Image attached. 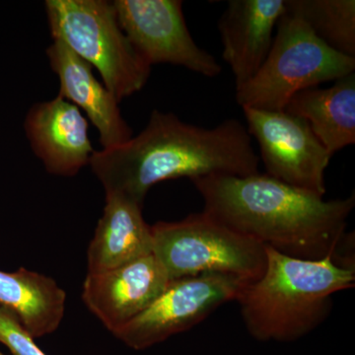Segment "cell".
Listing matches in <instances>:
<instances>
[{
  "label": "cell",
  "mask_w": 355,
  "mask_h": 355,
  "mask_svg": "<svg viewBox=\"0 0 355 355\" xmlns=\"http://www.w3.org/2000/svg\"><path fill=\"white\" fill-rule=\"evenodd\" d=\"M205 214L263 246L292 258H331L355 270L354 235L347 232L355 196L324 200L268 174L191 180Z\"/></svg>",
  "instance_id": "cell-1"
},
{
  "label": "cell",
  "mask_w": 355,
  "mask_h": 355,
  "mask_svg": "<svg viewBox=\"0 0 355 355\" xmlns=\"http://www.w3.org/2000/svg\"><path fill=\"white\" fill-rule=\"evenodd\" d=\"M89 164L106 195L123 196L144 205L148 191L160 182L257 174L260 156L247 128L235 119L205 128L155 110L137 137L95 151Z\"/></svg>",
  "instance_id": "cell-2"
},
{
  "label": "cell",
  "mask_w": 355,
  "mask_h": 355,
  "mask_svg": "<svg viewBox=\"0 0 355 355\" xmlns=\"http://www.w3.org/2000/svg\"><path fill=\"white\" fill-rule=\"evenodd\" d=\"M263 275L238 296L250 335L260 342H293L324 323L333 296L355 286V270L331 258L302 260L266 247Z\"/></svg>",
  "instance_id": "cell-3"
},
{
  "label": "cell",
  "mask_w": 355,
  "mask_h": 355,
  "mask_svg": "<svg viewBox=\"0 0 355 355\" xmlns=\"http://www.w3.org/2000/svg\"><path fill=\"white\" fill-rule=\"evenodd\" d=\"M275 31L261 69L249 83L236 89L242 109L284 111L300 91L355 71V58L333 50L297 16L286 11Z\"/></svg>",
  "instance_id": "cell-4"
},
{
  "label": "cell",
  "mask_w": 355,
  "mask_h": 355,
  "mask_svg": "<svg viewBox=\"0 0 355 355\" xmlns=\"http://www.w3.org/2000/svg\"><path fill=\"white\" fill-rule=\"evenodd\" d=\"M51 37L98 69L118 102L146 86L151 67L121 30L113 2L46 0Z\"/></svg>",
  "instance_id": "cell-5"
},
{
  "label": "cell",
  "mask_w": 355,
  "mask_h": 355,
  "mask_svg": "<svg viewBox=\"0 0 355 355\" xmlns=\"http://www.w3.org/2000/svg\"><path fill=\"white\" fill-rule=\"evenodd\" d=\"M153 254L170 280L202 275H232L252 282L263 275L266 247L240 234L209 214L151 226Z\"/></svg>",
  "instance_id": "cell-6"
},
{
  "label": "cell",
  "mask_w": 355,
  "mask_h": 355,
  "mask_svg": "<svg viewBox=\"0 0 355 355\" xmlns=\"http://www.w3.org/2000/svg\"><path fill=\"white\" fill-rule=\"evenodd\" d=\"M248 284L223 275L171 280L146 310L113 335L133 349H148L190 330L222 305L237 300Z\"/></svg>",
  "instance_id": "cell-7"
},
{
  "label": "cell",
  "mask_w": 355,
  "mask_h": 355,
  "mask_svg": "<svg viewBox=\"0 0 355 355\" xmlns=\"http://www.w3.org/2000/svg\"><path fill=\"white\" fill-rule=\"evenodd\" d=\"M121 30L149 65L171 64L207 77L222 67L193 41L180 0H116Z\"/></svg>",
  "instance_id": "cell-8"
},
{
  "label": "cell",
  "mask_w": 355,
  "mask_h": 355,
  "mask_svg": "<svg viewBox=\"0 0 355 355\" xmlns=\"http://www.w3.org/2000/svg\"><path fill=\"white\" fill-rule=\"evenodd\" d=\"M247 130L258 141L266 173L324 197L329 153L303 119L286 111L243 108Z\"/></svg>",
  "instance_id": "cell-9"
},
{
  "label": "cell",
  "mask_w": 355,
  "mask_h": 355,
  "mask_svg": "<svg viewBox=\"0 0 355 355\" xmlns=\"http://www.w3.org/2000/svg\"><path fill=\"white\" fill-rule=\"evenodd\" d=\"M170 280L153 254L84 280L83 300L112 334L146 309Z\"/></svg>",
  "instance_id": "cell-10"
},
{
  "label": "cell",
  "mask_w": 355,
  "mask_h": 355,
  "mask_svg": "<svg viewBox=\"0 0 355 355\" xmlns=\"http://www.w3.org/2000/svg\"><path fill=\"white\" fill-rule=\"evenodd\" d=\"M25 132L46 171L58 176H74L95 153L88 121L76 105L60 96L29 110Z\"/></svg>",
  "instance_id": "cell-11"
},
{
  "label": "cell",
  "mask_w": 355,
  "mask_h": 355,
  "mask_svg": "<svg viewBox=\"0 0 355 355\" xmlns=\"http://www.w3.org/2000/svg\"><path fill=\"white\" fill-rule=\"evenodd\" d=\"M286 13V0H230L218 21L222 58L235 79L236 89L249 83L265 62L275 30Z\"/></svg>",
  "instance_id": "cell-12"
},
{
  "label": "cell",
  "mask_w": 355,
  "mask_h": 355,
  "mask_svg": "<svg viewBox=\"0 0 355 355\" xmlns=\"http://www.w3.org/2000/svg\"><path fill=\"white\" fill-rule=\"evenodd\" d=\"M51 69L60 78V97L83 110L100 133L103 149L125 144L132 130L123 120L118 100L96 79L88 62L60 40L46 50Z\"/></svg>",
  "instance_id": "cell-13"
},
{
  "label": "cell",
  "mask_w": 355,
  "mask_h": 355,
  "mask_svg": "<svg viewBox=\"0 0 355 355\" xmlns=\"http://www.w3.org/2000/svg\"><path fill=\"white\" fill-rule=\"evenodd\" d=\"M142 207L123 196L106 195L88 247V275L109 272L153 254V231L142 216Z\"/></svg>",
  "instance_id": "cell-14"
},
{
  "label": "cell",
  "mask_w": 355,
  "mask_h": 355,
  "mask_svg": "<svg viewBox=\"0 0 355 355\" xmlns=\"http://www.w3.org/2000/svg\"><path fill=\"white\" fill-rule=\"evenodd\" d=\"M334 83L328 88L300 91L284 109L306 121L333 155L355 144V73Z\"/></svg>",
  "instance_id": "cell-15"
},
{
  "label": "cell",
  "mask_w": 355,
  "mask_h": 355,
  "mask_svg": "<svg viewBox=\"0 0 355 355\" xmlns=\"http://www.w3.org/2000/svg\"><path fill=\"white\" fill-rule=\"evenodd\" d=\"M65 301L67 293L51 277L26 268L0 272V309L17 318L34 338L58 330Z\"/></svg>",
  "instance_id": "cell-16"
},
{
  "label": "cell",
  "mask_w": 355,
  "mask_h": 355,
  "mask_svg": "<svg viewBox=\"0 0 355 355\" xmlns=\"http://www.w3.org/2000/svg\"><path fill=\"white\" fill-rule=\"evenodd\" d=\"M286 11L304 21L333 50L355 58L354 0H286Z\"/></svg>",
  "instance_id": "cell-17"
},
{
  "label": "cell",
  "mask_w": 355,
  "mask_h": 355,
  "mask_svg": "<svg viewBox=\"0 0 355 355\" xmlns=\"http://www.w3.org/2000/svg\"><path fill=\"white\" fill-rule=\"evenodd\" d=\"M0 343L6 345L13 355H46L21 326L17 318L3 309H0Z\"/></svg>",
  "instance_id": "cell-18"
},
{
  "label": "cell",
  "mask_w": 355,
  "mask_h": 355,
  "mask_svg": "<svg viewBox=\"0 0 355 355\" xmlns=\"http://www.w3.org/2000/svg\"><path fill=\"white\" fill-rule=\"evenodd\" d=\"M0 355H3V354H2L1 352H0Z\"/></svg>",
  "instance_id": "cell-19"
}]
</instances>
